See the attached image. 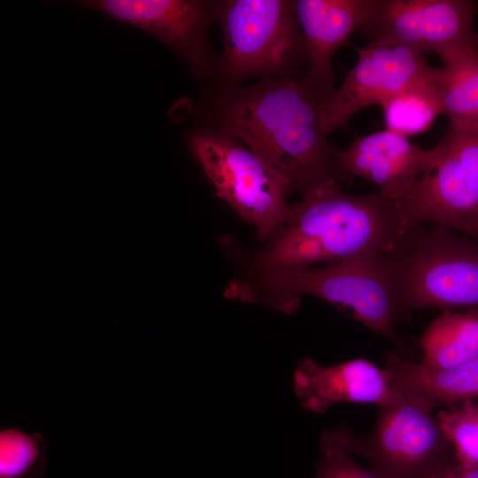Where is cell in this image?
<instances>
[{
	"instance_id": "obj_1",
	"label": "cell",
	"mask_w": 478,
	"mask_h": 478,
	"mask_svg": "<svg viewBox=\"0 0 478 478\" xmlns=\"http://www.w3.org/2000/svg\"><path fill=\"white\" fill-rule=\"evenodd\" d=\"M328 93L305 74L237 89L215 108L218 129L244 143L301 192L339 180L335 150L321 127Z\"/></svg>"
},
{
	"instance_id": "obj_2",
	"label": "cell",
	"mask_w": 478,
	"mask_h": 478,
	"mask_svg": "<svg viewBox=\"0 0 478 478\" xmlns=\"http://www.w3.org/2000/svg\"><path fill=\"white\" fill-rule=\"evenodd\" d=\"M289 208L284 224L256 256L258 275L390 252L409 229L396 202L378 193L347 194L340 181L312 184Z\"/></svg>"
},
{
	"instance_id": "obj_3",
	"label": "cell",
	"mask_w": 478,
	"mask_h": 478,
	"mask_svg": "<svg viewBox=\"0 0 478 478\" xmlns=\"http://www.w3.org/2000/svg\"><path fill=\"white\" fill-rule=\"evenodd\" d=\"M389 252H366L324 267L258 275L257 289L244 297L291 314L310 295L345 309L356 320L402 345L395 322L402 313Z\"/></svg>"
},
{
	"instance_id": "obj_4",
	"label": "cell",
	"mask_w": 478,
	"mask_h": 478,
	"mask_svg": "<svg viewBox=\"0 0 478 478\" xmlns=\"http://www.w3.org/2000/svg\"><path fill=\"white\" fill-rule=\"evenodd\" d=\"M401 312L478 309V241L449 227L409 228L389 253Z\"/></svg>"
},
{
	"instance_id": "obj_5",
	"label": "cell",
	"mask_w": 478,
	"mask_h": 478,
	"mask_svg": "<svg viewBox=\"0 0 478 478\" xmlns=\"http://www.w3.org/2000/svg\"><path fill=\"white\" fill-rule=\"evenodd\" d=\"M189 147L217 195L267 242L284 224L293 190L277 170L242 142L218 129L188 137Z\"/></svg>"
},
{
	"instance_id": "obj_6",
	"label": "cell",
	"mask_w": 478,
	"mask_h": 478,
	"mask_svg": "<svg viewBox=\"0 0 478 478\" xmlns=\"http://www.w3.org/2000/svg\"><path fill=\"white\" fill-rule=\"evenodd\" d=\"M320 448L358 455L383 478H427L455 459L436 418L406 397L379 407L374 428L366 436L341 426L323 433Z\"/></svg>"
},
{
	"instance_id": "obj_7",
	"label": "cell",
	"mask_w": 478,
	"mask_h": 478,
	"mask_svg": "<svg viewBox=\"0 0 478 478\" xmlns=\"http://www.w3.org/2000/svg\"><path fill=\"white\" fill-rule=\"evenodd\" d=\"M396 204L407 228L442 225L478 241V135L450 130L432 148L422 175Z\"/></svg>"
},
{
	"instance_id": "obj_8",
	"label": "cell",
	"mask_w": 478,
	"mask_h": 478,
	"mask_svg": "<svg viewBox=\"0 0 478 478\" xmlns=\"http://www.w3.org/2000/svg\"><path fill=\"white\" fill-rule=\"evenodd\" d=\"M213 6L224 34L223 72L230 80L280 73L299 50L305 54L293 2L232 0Z\"/></svg>"
},
{
	"instance_id": "obj_9",
	"label": "cell",
	"mask_w": 478,
	"mask_h": 478,
	"mask_svg": "<svg viewBox=\"0 0 478 478\" xmlns=\"http://www.w3.org/2000/svg\"><path fill=\"white\" fill-rule=\"evenodd\" d=\"M475 6L469 0H375L360 31L416 52L474 46Z\"/></svg>"
},
{
	"instance_id": "obj_10",
	"label": "cell",
	"mask_w": 478,
	"mask_h": 478,
	"mask_svg": "<svg viewBox=\"0 0 478 478\" xmlns=\"http://www.w3.org/2000/svg\"><path fill=\"white\" fill-rule=\"evenodd\" d=\"M357 52L355 66L325 101L321 127L327 135L358 111L380 106L431 69L423 54L388 41L373 40Z\"/></svg>"
},
{
	"instance_id": "obj_11",
	"label": "cell",
	"mask_w": 478,
	"mask_h": 478,
	"mask_svg": "<svg viewBox=\"0 0 478 478\" xmlns=\"http://www.w3.org/2000/svg\"><path fill=\"white\" fill-rule=\"evenodd\" d=\"M80 4L150 34L180 55L197 77L211 72L207 35L214 6L196 0H88Z\"/></svg>"
},
{
	"instance_id": "obj_12",
	"label": "cell",
	"mask_w": 478,
	"mask_h": 478,
	"mask_svg": "<svg viewBox=\"0 0 478 478\" xmlns=\"http://www.w3.org/2000/svg\"><path fill=\"white\" fill-rule=\"evenodd\" d=\"M293 391L301 406L326 412L338 403L391 405L405 395L390 371L365 358L322 366L312 358L299 361L293 373Z\"/></svg>"
},
{
	"instance_id": "obj_13",
	"label": "cell",
	"mask_w": 478,
	"mask_h": 478,
	"mask_svg": "<svg viewBox=\"0 0 478 478\" xmlns=\"http://www.w3.org/2000/svg\"><path fill=\"white\" fill-rule=\"evenodd\" d=\"M432 149H423L408 137L389 129L358 137L336 152L341 173L362 177L378 185L380 192L397 202L426 170Z\"/></svg>"
},
{
	"instance_id": "obj_14",
	"label": "cell",
	"mask_w": 478,
	"mask_h": 478,
	"mask_svg": "<svg viewBox=\"0 0 478 478\" xmlns=\"http://www.w3.org/2000/svg\"><path fill=\"white\" fill-rule=\"evenodd\" d=\"M375 0H298L294 10L302 29L309 67L305 75L330 94L334 89L332 58L356 29H360Z\"/></svg>"
},
{
	"instance_id": "obj_15",
	"label": "cell",
	"mask_w": 478,
	"mask_h": 478,
	"mask_svg": "<svg viewBox=\"0 0 478 478\" xmlns=\"http://www.w3.org/2000/svg\"><path fill=\"white\" fill-rule=\"evenodd\" d=\"M386 367L412 403L432 412L466 400L478 399V358L465 364L437 368L386 353Z\"/></svg>"
},
{
	"instance_id": "obj_16",
	"label": "cell",
	"mask_w": 478,
	"mask_h": 478,
	"mask_svg": "<svg viewBox=\"0 0 478 478\" xmlns=\"http://www.w3.org/2000/svg\"><path fill=\"white\" fill-rule=\"evenodd\" d=\"M443 63V107L451 131L478 135V50L459 47L437 54Z\"/></svg>"
},
{
	"instance_id": "obj_17",
	"label": "cell",
	"mask_w": 478,
	"mask_h": 478,
	"mask_svg": "<svg viewBox=\"0 0 478 478\" xmlns=\"http://www.w3.org/2000/svg\"><path fill=\"white\" fill-rule=\"evenodd\" d=\"M380 107L386 129L408 138L426 132L443 114L442 69L431 67Z\"/></svg>"
},
{
	"instance_id": "obj_18",
	"label": "cell",
	"mask_w": 478,
	"mask_h": 478,
	"mask_svg": "<svg viewBox=\"0 0 478 478\" xmlns=\"http://www.w3.org/2000/svg\"><path fill=\"white\" fill-rule=\"evenodd\" d=\"M426 366L447 368L478 358V309L459 312L444 310L422 337Z\"/></svg>"
},
{
	"instance_id": "obj_19",
	"label": "cell",
	"mask_w": 478,
	"mask_h": 478,
	"mask_svg": "<svg viewBox=\"0 0 478 478\" xmlns=\"http://www.w3.org/2000/svg\"><path fill=\"white\" fill-rule=\"evenodd\" d=\"M47 445L41 433L0 431V478H38L45 470Z\"/></svg>"
},
{
	"instance_id": "obj_20",
	"label": "cell",
	"mask_w": 478,
	"mask_h": 478,
	"mask_svg": "<svg viewBox=\"0 0 478 478\" xmlns=\"http://www.w3.org/2000/svg\"><path fill=\"white\" fill-rule=\"evenodd\" d=\"M436 418L456 461L465 467L478 468V402L466 400L448 406Z\"/></svg>"
},
{
	"instance_id": "obj_21",
	"label": "cell",
	"mask_w": 478,
	"mask_h": 478,
	"mask_svg": "<svg viewBox=\"0 0 478 478\" xmlns=\"http://www.w3.org/2000/svg\"><path fill=\"white\" fill-rule=\"evenodd\" d=\"M316 465L315 478H383L373 469L358 465L350 453L341 451H322Z\"/></svg>"
},
{
	"instance_id": "obj_22",
	"label": "cell",
	"mask_w": 478,
	"mask_h": 478,
	"mask_svg": "<svg viewBox=\"0 0 478 478\" xmlns=\"http://www.w3.org/2000/svg\"><path fill=\"white\" fill-rule=\"evenodd\" d=\"M427 478H478V468H469L452 459L437 467Z\"/></svg>"
},
{
	"instance_id": "obj_23",
	"label": "cell",
	"mask_w": 478,
	"mask_h": 478,
	"mask_svg": "<svg viewBox=\"0 0 478 478\" xmlns=\"http://www.w3.org/2000/svg\"><path fill=\"white\" fill-rule=\"evenodd\" d=\"M474 48L478 50V34H476L474 40Z\"/></svg>"
},
{
	"instance_id": "obj_24",
	"label": "cell",
	"mask_w": 478,
	"mask_h": 478,
	"mask_svg": "<svg viewBox=\"0 0 478 478\" xmlns=\"http://www.w3.org/2000/svg\"><path fill=\"white\" fill-rule=\"evenodd\" d=\"M475 401H477V402H478V399H477V400H475Z\"/></svg>"
}]
</instances>
